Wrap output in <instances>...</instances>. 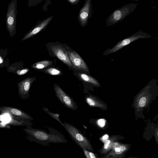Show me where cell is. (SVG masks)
<instances>
[{
    "label": "cell",
    "instance_id": "11",
    "mask_svg": "<svg viewBox=\"0 0 158 158\" xmlns=\"http://www.w3.org/2000/svg\"><path fill=\"white\" fill-rule=\"evenodd\" d=\"M53 18L51 16L42 21L32 29L28 32L22 39L24 40L35 35L45 28Z\"/></svg>",
    "mask_w": 158,
    "mask_h": 158
},
{
    "label": "cell",
    "instance_id": "7",
    "mask_svg": "<svg viewBox=\"0 0 158 158\" xmlns=\"http://www.w3.org/2000/svg\"><path fill=\"white\" fill-rule=\"evenodd\" d=\"M54 88L56 96L65 106L73 110H76L77 109L76 103L73 98L67 94L60 86L55 84Z\"/></svg>",
    "mask_w": 158,
    "mask_h": 158
},
{
    "label": "cell",
    "instance_id": "20",
    "mask_svg": "<svg viewBox=\"0 0 158 158\" xmlns=\"http://www.w3.org/2000/svg\"><path fill=\"white\" fill-rule=\"evenodd\" d=\"M147 99L145 97H142L140 98L139 102V107H144L146 104Z\"/></svg>",
    "mask_w": 158,
    "mask_h": 158
},
{
    "label": "cell",
    "instance_id": "19",
    "mask_svg": "<svg viewBox=\"0 0 158 158\" xmlns=\"http://www.w3.org/2000/svg\"><path fill=\"white\" fill-rule=\"evenodd\" d=\"M9 117V116H7L4 114H0V121L7 124L10 119V117Z\"/></svg>",
    "mask_w": 158,
    "mask_h": 158
},
{
    "label": "cell",
    "instance_id": "27",
    "mask_svg": "<svg viewBox=\"0 0 158 158\" xmlns=\"http://www.w3.org/2000/svg\"><path fill=\"white\" fill-rule=\"evenodd\" d=\"M3 62V59L0 56V64L2 63Z\"/></svg>",
    "mask_w": 158,
    "mask_h": 158
},
{
    "label": "cell",
    "instance_id": "8",
    "mask_svg": "<svg viewBox=\"0 0 158 158\" xmlns=\"http://www.w3.org/2000/svg\"><path fill=\"white\" fill-rule=\"evenodd\" d=\"M74 68L88 72L89 68L85 62L79 55L75 51H67Z\"/></svg>",
    "mask_w": 158,
    "mask_h": 158
},
{
    "label": "cell",
    "instance_id": "9",
    "mask_svg": "<svg viewBox=\"0 0 158 158\" xmlns=\"http://www.w3.org/2000/svg\"><path fill=\"white\" fill-rule=\"evenodd\" d=\"M92 5L91 0H86L82 8L80 11L78 19L81 25L85 27L91 14Z\"/></svg>",
    "mask_w": 158,
    "mask_h": 158
},
{
    "label": "cell",
    "instance_id": "17",
    "mask_svg": "<svg viewBox=\"0 0 158 158\" xmlns=\"http://www.w3.org/2000/svg\"><path fill=\"white\" fill-rule=\"evenodd\" d=\"M43 110L44 111L47 113L52 118L59 122L62 126L64 127V124L61 122L59 118L60 114L57 113H54L51 112L46 107H43Z\"/></svg>",
    "mask_w": 158,
    "mask_h": 158
},
{
    "label": "cell",
    "instance_id": "23",
    "mask_svg": "<svg viewBox=\"0 0 158 158\" xmlns=\"http://www.w3.org/2000/svg\"><path fill=\"white\" fill-rule=\"evenodd\" d=\"M0 128L10 129V126L6 123L0 122Z\"/></svg>",
    "mask_w": 158,
    "mask_h": 158
},
{
    "label": "cell",
    "instance_id": "14",
    "mask_svg": "<svg viewBox=\"0 0 158 158\" xmlns=\"http://www.w3.org/2000/svg\"><path fill=\"white\" fill-rule=\"evenodd\" d=\"M80 78L82 81L91 84L96 86H99V84L98 81L93 77L86 74L79 73L78 74Z\"/></svg>",
    "mask_w": 158,
    "mask_h": 158
},
{
    "label": "cell",
    "instance_id": "4",
    "mask_svg": "<svg viewBox=\"0 0 158 158\" xmlns=\"http://www.w3.org/2000/svg\"><path fill=\"white\" fill-rule=\"evenodd\" d=\"M151 37V35L142 31H139L131 36L121 40L111 48L107 49L103 53V55L107 56L116 52L137 40Z\"/></svg>",
    "mask_w": 158,
    "mask_h": 158
},
{
    "label": "cell",
    "instance_id": "10",
    "mask_svg": "<svg viewBox=\"0 0 158 158\" xmlns=\"http://www.w3.org/2000/svg\"><path fill=\"white\" fill-rule=\"evenodd\" d=\"M53 54L59 59L68 66L74 68L68 56L67 51L59 46H55L52 48Z\"/></svg>",
    "mask_w": 158,
    "mask_h": 158
},
{
    "label": "cell",
    "instance_id": "15",
    "mask_svg": "<svg viewBox=\"0 0 158 158\" xmlns=\"http://www.w3.org/2000/svg\"><path fill=\"white\" fill-rule=\"evenodd\" d=\"M52 63L53 61L49 60L41 61L33 64L31 67L35 69H41L47 67Z\"/></svg>",
    "mask_w": 158,
    "mask_h": 158
},
{
    "label": "cell",
    "instance_id": "12",
    "mask_svg": "<svg viewBox=\"0 0 158 158\" xmlns=\"http://www.w3.org/2000/svg\"><path fill=\"white\" fill-rule=\"evenodd\" d=\"M35 77H27L18 84L19 94L20 95L28 94L31 86L35 80Z\"/></svg>",
    "mask_w": 158,
    "mask_h": 158
},
{
    "label": "cell",
    "instance_id": "18",
    "mask_svg": "<svg viewBox=\"0 0 158 158\" xmlns=\"http://www.w3.org/2000/svg\"><path fill=\"white\" fill-rule=\"evenodd\" d=\"M86 158H97L94 153L85 148L82 149Z\"/></svg>",
    "mask_w": 158,
    "mask_h": 158
},
{
    "label": "cell",
    "instance_id": "24",
    "mask_svg": "<svg viewBox=\"0 0 158 158\" xmlns=\"http://www.w3.org/2000/svg\"><path fill=\"white\" fill-rule=\"evenodd\" d=\"M80 0H67V1L71 4L74 5L77 4Z\"/></svg>",
    "mask_w": 158,
    "mask_h": 158
},
{
    "label": "cell",
    "instance_id": "5",
    "mask_svg": "<svg viewBox=\"0 0 158 158\" xmlns=\"http://www.w3.org/2000/svg\"><path fill=\"white\" fill-rule=\"evenodd\" d=\"M16 0H12L9 5L6 19L7 29L11 37L16 32Z\"/></svg>",
    "mask_w": 158,
    "mask_h": 158
},
{
    "label": "cell",
    "instance_id": "1",
    "mask_svg": "<svg viewBox=\"0 0 158 158\" xmlns=\"http://www.w3.org/2000/svg\"><path fill=\"white\" fill-rule=\"evenodd\" d=\"M50 133L41 129L33 128L29 126L23 129L27 135V139L44 146L49 145L50 143H65L67 141L64 136L58 131L47 127Z\"/></svg>",
    "mask_w": 158,
    "mask_h": 158
},
{
    "label": "cell",
    "instance_id": "25",
    "mask_svg": "<svg viewBox=\"0 0 158 158\" xmlns=\"http://www.w3.org/2000/svg\"><path fill=\"white\" fill-rule=\"evenodd\" d=\"M110 143V140H107L106 141L104 145V149H106L108 148V146Z\"/></svg>",
    "mask_w": 158,
    "mask_h": 158
},
{
    "label": "cell",
    "instance_id": "21",
    "mask_svg": "<svg viewBox=\"0 0 158 158\" xmlns=\"http://www.w3.org/2000/svg\"><path fill=\"white\" fill-rule=\"evenodd\" d=\"M106 122V120L105 119L101 118L97 120V123L99 127H102L105 126Z\"/></svg>",
    "mask_w": 158,
    "mask_h": 158
},
{
    "label": "cell",
    "instance_id": "16",
    "mask_svg": "<svg viewBox=\"0 0 158 158\" xmlns=\"http://www.w3.org/2000/svg\"><path fill=\"white\" fill-rule=\"evenodd\" d=\"M44 73L53 76H60L62 74V72L59 69L54 68H50L45 69Z\"/></svg>",
    "mask_w": 158,
    "mask_h": 158
},
{
    "label": "cell",
    "instance_id": "26",
    "mask_svg": "<svg viewBox=\"0 0 158 158\" xmlns=\"http://www.w3.org/2000/svg\"><path fill=\"white\" fill-rule=\"evenodd\" d=\"M108 135L107 134H106L104 135V136H103L102 138L104 140H106L108 138Z\"/></svg>",
    "mask_w": 158,
    "mask_h": 158
},
{
    "label": "cell",
    "instance_id": "22",
    "mask_svg": "<svg viewBox=\"0 0 158 158\" xmlns=\"http://www.w3.org/2000/svg\"><path fill=\"white\" fill-rule=\"evenodd\" d=\"M29 71V69L27 68H26L21 70L18 71H17V73L19 75H21L26 73Z\"/></svg>",
    "mask_w": 158,
    "mask_h": 158
},
{
    "label": "cell",
    "instance_id": "6",
    "mask_svg": "<svg viewBox=\"0 0 158 158\" xmlns=\"http://www.w3.org/2000/svg\"><path fill=\"white\" fill-rule=\"evenodd\" d=\"M0 112L2 114H8L10 117L19 120L27 121L33 118L28 114L15 108L7 106H0Z\"/></svg>",
    "mask_w": 158,
    "mask_h": 158
},
{
    "label": "cell",
    "instance_id": "3",
    "mask_svg": "<svg viewBox=\"0 0 158 158\" xmlns=\"http://www.w3.org/2000/svg\"><path fill=\"white\" fill-rule=\"evenodd\" d=\"M63 124L64 127L76 144L82 149L92 150V146L88 139L80 130L69 123H64Z\"/></svg>",
    "mask_w": 158,
    "mask_h": 158
},
{
    "label": "cell",
    "instance_id": "13",
    "mask_svg": "<svg viewBox=\"0 0 158 158\" xmlns=\"http://www.w3.org/2000/svg\"><path fill=\"white\" fill-rule=\"evenodd\" d=\"M85 100L86 103L90 107H97L103 108L105 106L101 102L97 100L92 96H88L85 97Z\"/></svg>",
    "mask_w": 158,
    "mask_h": 158
},
{
    "label": "cell",
    "instance_id": "2",
    "mask_svg": "<svg viewBox=\"0 0 158 158\" xmlns=\"http://www.w3.org/2000/svg\"><path fill=\"white\" fill-rule=\"evenodd\" d=\"M137 3L127 4L114 11L108 17L106 23L107 26L118 23L127 16L136 8Z\"/></svg>",
    "mask_w": 158,
    "mask_h": 158
}]
</instances>
